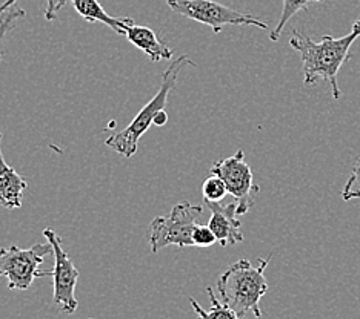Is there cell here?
<instances>
[{
  "label": "cell",
  "instance_id": "cell-21",
  "mask_svg": "<svg viewBox=\"0 0 360 319\" xmlns=\"http://www.w3.org/2000/svg\"><path fill=\"white\" fill-rule=\"evenodd\" d=\"M89 319H94V318H89Z\"/></svg>",
  "mask_w": 360,
  "mask_h": 319
},
{
  "label": "cell",
  "instance_id": "cell-13",
  "mask_svg": "<svg viewBox=\"0 0 360 319\" xmlns=\"http://www.w3.org/2000/svg\"><path fill=\"white\" fill-rule=\"evenodd\" d=\"M207 293L210 294L211 299V308L210 310H203L202 306L194 298H190V304L193 310L198 315V319H245L242 315H239L233 310L230 306H226L225 302H220L214 292H212L211 287L207 289Z\"/></svg>",
  "mask_w": 360,
  "mask_h": 319
},
{
  "label": "cell",
  "instance_id": "cell-10",
  "mask_svg": "<svg viewBox=\"0 0 360 319\" xmlns=\"http://www.w3.org/2000/svg\"><path fill=\"white\" fill-rule=\"evenodd\" d=\"M0 143H2V134H0ZM27 186V179L5 161L0 147V206L11 210L22 208V195Z\"/></svg>",
  "mask_w": 360,
  "mask_h": 319
},
{
  "label": "cell",
  "instance_id": "cell-15",
  "mask_svg": "<svg viewBox=\"0 0 360 319\" xmlns=\"http://www.w3.org/2000/svg\"><path fill=\"white\" fill-rule=\"evenodd\" d=\"M228 194L226 184L220 177L217 175H211L208 177L205 182L202 184V195H203V201H214L220 203L225 195Z\"/></svg>",
  "mask_w": 360,
  "mask_h": 319
},
{
  "label": "cell",
  "instance_id": "cell-20",
  "mask_svg": "<svg viewBox=\"0 0 360 319\" xmlns=\"http://www.w3.org/2000/svg\"><path fill=\"white\" fill-rule=\"evenodd\" d=\"M167 121H168V114H167L165 109H163V111H160V112L158 114V116L154 117L153 125H155V126H165Z\"/></svg>",
  "mask_w": 360,
  "mask_h": 319
},
{
  "label": "cell",
  "instance_id": "cell-19",
  "mask_svg": "<svg viewBox=\"0 0 360 319\" xmlns=\"http://www.w3.org/2000/svg\"><path fill=\"white\" fill-rule=\"evenodd\" d=\"M193 243L194 247H210V245L217 243V238L208 224H195L193 231Z\"/></svg>",
  "mask_w": 360,
  "mask_h": 319
},
{
  "label": "cell",
  "instance_id": "cell-11",
  "mask_svg": "<svg viewBox=\"0 0 360 319\" xmlns=\"http://www.w3.org/2000/svg\"><path fill=\"white\" fill-rule=\"evenodd\" d=\"M125 37L131 43L141 49L142 53L150 57L151 62H160V60H171L173 59L174 51L168 45H165L158 37V34L150 28L139 27V25H131L127 29Z\"/></svg>",
  "mask_w": 360,
  "mask_h": 319
},
{
  "label": "cell",
  "instance_id": "cell-18",
  "mask_svg": "<svg viewBox=\"0 0 360 319\" xmlns=\"http://www.w3.org/2000/svg\"><path fill=\"white\" fill-rule=\"evenodd\" d=\"M19 0H5V2L0 5V15H2L6 10H10ZM46 2V11H45V19L51 22L57 18V13H59L62 8L67 5L68 0H45Z\"/></svg>",
  "mask_w": 360,
  "mask_h": 319
},
{
  "label": "cell",
  "instance_id": "cell-16",
  "mask_svg": "<svg viewBox=\"0 0 360 319\" xmlns=\"http://www.w3.org/2000/svg\"><path fill=\"white\" fill-rule=\"evenodd\" d=\"M23 18H25V11L18 6L10 8V10H6L2 15H0V45H2L6 32L11 31L15 27V23H18ZM2 57H4V54H2V51H0V60H2Z\"/></svg>",
  "mask_w": 360,
  "mask_h": 319
},
{
  "label": "cell",
  "instance_id": "cell-4",
  "mask_svg": "<svg viewBox=\"0 0 360 319\" xmlns=\"http://www.w3.org/2000/svg\"><path fill=\"white\" fill-rule=\"evenodd\" d=\"M48 255H53V245L36 244L30 249L19 245L0 249V276L8 280V289L27 290L36 278L53 276V270H40V264Z\"/></svg>",
  "mask_w": 360,
  "mask_h": 319
},
{
  "label": "cell",
  "instance_id": "cell-3",
  "mask_svg": "<svg viewBox=\"0 0 360 319\" xmlns=\"http://www.w3.org/2000/svg\"><path fill=\"white\" fill-rule=\"evenodd\" d=\"M185 67H195V63L188 55H180L177 60L171 62L169 67L162 74V85L159 88V91L155 93L151 100L143 106L141 112L137 114V117L131 121L125 129H122L120 133L106 138L105 144L111 147L112 151H116L117 154L124 155L125 158L133 157L137 152L139 140H141V137L150 129L154 117L158 116L160 111L167 108L168 98L171 91H173L176 86L179 72Z\"/></svg>",
  "mask_w": 360,
  "mask_h": 319
},
{
  "label": "cell",
  "instance_id": "cell-5",
  "mask_svg": "<svg viewBox=\"0 0 360 319\" xmlns=\"http://www.w3.org/2000/svg\"><path fill=\"white\" fill-rule=\"evenodd\" d=\"M203 214L202 206H193L190 203H180L171 209L167 217H155L150 226L151 252H159L168 245L177 247H194L193 231L195 219Z\"/></svg>",
  "mask_w": 360,
  "mask_h": 319
},
{
  "label": "cell",
  "instance_id": "cell-7",
  "mask_svg": "<svg viewBox=\"0 0 360 319\" xmlns=\"http://www.w3.org/2000/svg\"><path fill=\"white\" fill-rule=\"evenodd\" d=\"M210 172L225 182L228 194L236 198L237 215L240 217L248 214L250 209L255 206L260 187L255 183L252 170L248 163L245 161L243 151L239 149L231 157L216 161Z\"/></svg>",
  "mask_w": 360,
  "mask_h": 319
},
{
  "label": "cell",
  "instance_id": "cell-6",
  "mask_svg": "<svg viewBox=\"0 0 360 319\" xmlns=\"http://www.w3.org/2000/svg\"><path fill=\"white\" fill-rule=\"evenodd\" d=\"M167 4L171 10L184 18L208 25L214 34H220L225 25L257 27L262 29L269 28L265 22L252 18V15L239 13L226 5L212 2V0H167Z\"/></svg>",
  "mask_w": 360,
  "mask_h": 319
},
{
  "label": "cell",
  "instance_id": "cell-12",
  "mask_svg": "<svg viewBox=\"0 0 360 319\" xmlns=\"http://www.w3.org/2000/svg\"><path fill=\"white\" fill-rule=\"evenodd\" d=\"M71 2L82 19H85L88 23H103L120 36H125L127 29L134 25V20L129 18H111L103 10L99 0H71Z\"/></svg>",
  "mask_w": 360,
  "mask_h": 319
},
{
  "label": "cell",
  "instance_id": "cell-14",
  "mask_svg": "<svg viewBox=\"0 0 360 319\" xmlns=\"http://www.w3.org/2000/svg\"><path fill=\"white\" fill-rule=\"evenodd\" d=\"M282 2H283V6H282L281 19L277 22L276 28L271 31V34H269V39H271L273 42H277V40H279L283 28L286 27V23H288L299 11L307 10L311 4L323 2V0H282Z\"/></svg>",
  "mask_w": 360,
  "mask_h": 319
},
{
  "label": "cell",
  "instance_id": "cell-17",
  "mask_svg": "<svg viewBox=\"0 0 360 319\" xmlns=\"http://www.w3.org/2000/svg\"><path fill=\"white\" fill-rule=\"evenodd\" d=\"M342 198L345 201L360 198V158L354 163L353 172H351V177L342 191Z\"/></svg>",
  "mask_w": 360,
  "mask_h": 319
},
{
  "label": "cell",
  "instance_id": "cell-1",
  "mask_svg": "<svg viewBox=\"0 0 360 319\" xmlns=\"http://www.w3.org/2000/svg\"><path fill=\"white\" fill-rule=\"evenodd\" d=\"M360 37V19L351 28V32L343 37L323 36L322 42H314L313 39L300 31H292L290 45L302 57V71H304L305 86H313L319 80L330 85L333 98H340V88L338 74L342 65L349 59V49Z\"/></svg>",
  "mask_w": 360,
  "mask_h": 319
},
{
  "label": "cell",
  "instance_id": "cell-9",
  "mask_svg": "<svg viewBox=\"0 0 360 319\" xmlns=\"http://www.w3.org/2000/svg\"><path fill=\"white\" fill-rule=\"evenodd\" d=\"M208 209L211 210V218L208 221V226L211 231L214 232L217 243L220 245H236L243 241L242 233V223L239 221V215H237V204H220L214 201H205Z\"/></svg>",
  "mask_w": 360,
  "mask_h": 319
},
{
  "label": "cell",
  "instance_id": "cell-8",
  "mask_svg": "<svg viewBox=\"0 0 360 319\" xmlns=\"http://www.w3.org/2000/svg\"><path fill=\"white\" fill-rule=\"evenodd\" d=\"M45 238L53 245V280H54V293L53 301L54 306L60 312L71 315L75 313L79 302L76 299V285L79 280V270L72 263L71 257L62 247V238L57 235L53 229H45Z\"/></svg>",
  "mask_w": 360,
  "mask_h": 319
},
{
  "label": "cell",
  "instance_id": "cell-2",
  "mask_svg": "<svg viewBox=\"0 0 360 319\" xmlns=\"http://www.w3.org/2000/svg\"><path fill=\"white\" fill-rule=\"evenodd\" d=\"M271 257L260 258L259 266L255 267L248 259H239L228 267L217 280V289L222 302L242 316L251 312L260 319V299L268 292L265 269Z\"/></svg>",
  "mask_w": 360,
  "mask_h": 319
}]
</instances>
